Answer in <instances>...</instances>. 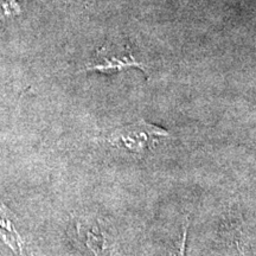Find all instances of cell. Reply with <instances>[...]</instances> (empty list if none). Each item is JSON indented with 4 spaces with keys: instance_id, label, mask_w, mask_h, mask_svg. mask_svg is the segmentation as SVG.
Wrapping results in <instances>:
<instances>
[{
    "instance_id": "obj_1",
    "label": "cell",
    "mask_w": 256,
    "mask_h": 256,
    "mask_svg": "<svg viewBox=\"0 0 256 256\" xmlns=\"http://www.w3.org/2000/svg\"><path fill=\"white\" fill-rule=\"evenodd\" d=\"M171 133L158 124L139 119L132 124L115 128L106 138L110 146L136 156H145L158 145L160 140L170 139Z\"/></svg>"
},
{
    "instance_id": "obj_2",
    "label": "cell",
    "mask_w": 256,
    "mask_h": 256,
    "mask_svg": "<svg viewBox=\"0 0 256 256\" xmlns=\"http://www.w3.org/2000/svg\"><path fill=\"white\" fill-rule=\"evenodd\" d=\"M130 68L142 70L147 75L145 64L136 60L130 46L120 48L106 44L96 51L95 56L84 66L83 72H98L106 75H113V74L124 72Z\"/></svg>"
},
{
    "instance_id": "obj_3",
    "label": "cell",
    "mask_w": 256,
    "mask_h": 256,
    "mask_svg": "<svg viewBox=\"0 0 256 256\" xmlns=\"http://www.w3.org/2000/svg\"><path fill=\"white\" fill-rule=\"evenodd\" d=\"M14 223V216L11 210L0 203V238L16 256H26L24 241Z\"/></svg>"
},
{
    "instance_id": "obj_4",
    "label": "cell",
    "mask_w": 256,
    "mask_h": 256,
    "mask_svg": "<svg viewBox=\"0 0 256 256\" xmlns=\"http://www.w3.org/2000/svg\"><path fill=\"white\" fill-rule=\"evenodd\" d=\"M86 244L95 256H112L110 241L104 232L87 230L86 232Z\"/></svg>"
},
{
    "instance_id": "obj_5",
    "label": "cell",
    "mask_w": 256,
    "mask_h": 256,
    "mask_svg": "<svg viewBox=\"0 0 256 256\" xmlns=\"http://www.w3.org/2000/svg\"><path fill=\"white\" fill-rule=\"evenodd\" d=\"M188 220L184 223L183 226V234L179 240L177 244L174 246V249L168 252V256H186V241H188Z\"/></svg>"
},
{
    "instance_id": "obj_6",
    "label": "cell",
    "mask_w": 256,
    "mask_h": 256,
    "mask_svg": "<svg viewBox=\"0 0 256 256\" xmlns=\"http://www.w3.org/2000/svg\"><path fill=\"white\" fill-rule=\"evenodd\" d=\"M18 2L19 0H2V2H0V19L19 14L20 6Z\"/></svg>"
}]
</instances>
